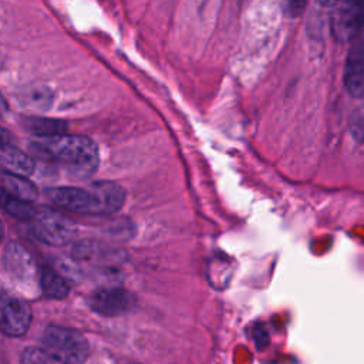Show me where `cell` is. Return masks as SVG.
<instances>
[{
    "instance_id": "obj_18",
    "label": "cell",
    "mask_w": 364,
    "mask_h": 364,
    "mask_svg": "<svg viewBox=\"0 0 364 364\" xmlns=\"http://www.w3.org/2000/svg\"><path fill=\"white\" fill-rule=\"evenodd\" d=\"M351 132L357 139L364 138V108L355 112L354 119L351 121Z\"/></svg>"
},
{
    "instance_id": "obj_5",
    "label": "cell",
    "mask_w": 364,
    "mask_h": 364,
    "mask_svg": "<svg viewBox=\"0 0 364 364\" xmlns=\"http://www.w3.org/2000/svg\"><path fill=\"white\" fill-rule=\"evenodd\" d=\"M87 191L91 195L90 215H112L125 202V191L121 185L111 181L92 182Z\"/></svg>"
},
{
    "instance_id": "obj_3",
    "label": "cell",
    "mask_w": 364,
    "mask_h": 364,
    "mask_svg": "<svg viewBox=\"0 0 364 364\" xmlns=\"http://www.w3.org/2000/svg\"><path fill=\"white\" fill-rule=\"evenodd\" d=\"M31 222L36 237L50 246L67 245L77 233V226L70 218L48 208L38 209Z\"/></svg>"
},
{
    "instance_id": "obj_13",
    "label": "cell",
    "mask_w": 364,
    "mask_h": 364,
    "mask_svg": "<svg viewBox=\"0 0 364 364\" xmlns=\"http://www.w3.org/2000/svg\"><path fill=\"white\" fill-rule=\"evenodd\" d=\"M1 189L27 202H33L38 196L37 188L30 181H27L24 176L13 175L9 172H4L1 175Z\"/></svg>"
},
{
    "instance_id": "obj_1",
    "label": "cell",
    "mask_w": 364,
    "mask_h": 364,
    "mask_svg": "<svg viewBox=\"0 0 364 364\" xmlns=\"http://www.w3.org/2000/svg\"><path fill=\"white\" fill-rule=\"evenodd\" d=\"M37 154H43L60 162L68 173L84 179L91 176L100 162L98 148L95 142L82 135H60L46 138L41 142L33 144Z\"/></svg>"
},
{
    "instance_id": "obj_6",
    "label": "cell",
    "mask_w": 364,
    "mask_h": 364,
    "mask_svg": "<svg viewBox=\"0 0 364 364\" xmlns=\"http://www.w3.org/2000/svg\"><path fill=\"white\" fill-rule=\"evenodd\" d=\"M135 306L132 293L122 287H104L90 297V307L102 316H119Z\"/></svg>"
},
{
    "instance_id": "obj_12",
    "label": "cell",
    "mask_w": 364,
    "mask_h": 364,
    "mask_svg": "<svg viewBox=\"0 0 364 364\" xmlns=\"http://www.w3.org/2000/svg\"><path fill=\"white\" fill-rule=\"evenodd\" d=\"M0 161L4 165V168L7 169V172L13 173V175L28 176L34 171L33 159L11 145L3 149Z\"/></svg>"
},
{
    "instance_id": "obj_16",
    "label": "cell",
    "mask_w": 364,
    "mask_h": 364,
    "mask_svg": "<svg viewBox=\"0 0 364 364\" xmlns=\"http://www.w3.org/2000/svg\"><path fill=\"white\" fill-rule=\"evenodd\" d=\"M53 101V92L47 87H33L27 90L23 97L21 102L30 108L44 111L51 105Z\"/></svg>"
},
{
    "instance_id": "obj_10",
    "label": "cell",
    "mask_w": 364,
    "mask_h": 364,
    "mask_svg": "<svg viewBox=\"0 0 364 364\" xmlns=\"http://www.w3.org/2000/svg\"><path fill=\"white\" fill-rule=\"evenodd\" d=\"M48 199L74 213H90L91 195L87 189L74 186H58L47 191Z\"/></svg>"
},
{
    "instance_id": "obj_17",
    "label": "cell",
    "mask_w": 364,
    "mask_h": 364,
    "mask_svg": "<svg viewBox=\"0 0 364 364\" xmlns=\"http://www.w3.org/2000/svg\"><path fill=\"white\" fill-rule=\"evenodd\" d=\"M55 363L44 348L28 347L21 353V364H53Z\"/></svg>"
},
{
    "instance_id": "obj_20",
    "label": "cell",
    "mask_w": 364,
    "mask_h": 364,
    "mask_svg": "<svg viewBox=\"0 0 364 364\" xmlns=\"http://www.w3.org/2000/svg\"><path fill=\"white\" fill-rule=\"evenodd\" d=\"M3 235H4V229H3V223L0 222V242H1V239H3Z\"/></svg>"
},
{
    "instance_id": "obj_15",
    "label": "cell",
    "mask_w": 364,
    "mask_h": 364,
    "mask_svg": "<svg viewBox=\"0 0 364 364\" xmlns=\"http://www.w3.org/2000/svg\"><path fill=\"white\" fill-rule=\"evenodd\" d=\"M0 206L11 216L23 220H33L37 215V210L31 202L16 198L3 189H0Z\"/></svg>"
},
{
    "instance_id": "obj_9",
    "label": "cell",
    "mask_w": 364,
    "mask_h": 364,
    "mask_svg": "<svg viewBox=\"0 0 364 364\" xmlns=\"http://www.w3.org/2000/svg\"><path fill=\"white\" fill-rule=\"evenodd\" d=\"M3 264L6 270L18 280H28L36 273V263L31 253L17 242L7 245L3 255Z\"/></svg>"
},
{
    "instance_id": "obj_19",
    "label": "cell",
    "mask_w": 364,
    "mask_h": 364,
    "mask_svg": "<svg viewBox=\"0 0 364 364\" xmlns=\"http://www.w3.org/2000/svg\"><path fill=\"white\" fill-rule=\"evenodd\" d=\"M10 142H11V135H10V132H9L6 128L0 127V148L4 149V148H7V146H10Z\"/></svg>"
},
{
    "instance_id": "obj_8",
    "label": "cell",
    "mask_w": 364,
    "mask_h": 364,
    "mask_svg": "<svg viewBox=\"0 0 364 364\" xmlns=\"http://www.w3.org/2000/svg\"><path fill=\"white\" fill-rule=\"evenodd\" d=\"M343 82L348 95L353 98L364 97V37L354 40L347 53Z\"/></svg>"
},
{
    "instance_id": "obj_4",
    "label": "cell",
    "mask_w": 364,
    "mask_h": 364,
    "mask_svg": "<svg viewBox=\"0 0 364 364\" xmlns=\"http://www.w3.org/2000/svg\"><path fill=\"white\" fill-rule=\"evenodd\" d=\"M330 27L333 36L341 43L357 40L364 27V1L334 3Z\"/></svg>"
},
{
    "instance_id": "obj_7",
    "label": "cell",
    "mask_w": 364,
    "mask_h": 364,
    "mask_svg": "<svg viewBox=\"0 0 364 364\" xmlns=\"http://www.w3.org/2000/svg\"><path fill=\"white\" fill-rule=\"evenodd\" d=\"M31 323L30 306L17 297L0 300V328L13 337L23 336Z\"/></svg>"
},
{
    "instance_id": "obj_2",
    "label": "cell",
    "mask_w": 364,
    "mask_h": 364,
    "mask_svg": "<svg viewBox=\"0 0 364 364\" xmlns=\"http://www.w3.org/2000/svg\"><path fill=\"white\" fill-rule=\"evenodd\" d=\"M43 348L58 364H82L90 355L87 338L77 330L60 326L44 330Z\"/></svg>"
},
{
    "instance_id": "obj_14",
    "label": "cell",
    "mask_w": 364,
    "mask_h": 364,
    "mask_svg": "<svg viewBox=\"0 0 364 364\" xmlns=\"http://www.w3.org/2000/svg\"><path fill=\"white\" fill-rule=\"evenodd\" d=\"M40 286L43 294L48 299H64L70 293L68 282L51 267H43Z\"/></svg>"
},
{
    "instance_id": "obj_11",
    "label": "cell",
    "mask_w": 364,
    "mask_h": 364,
    "mask_svg": "<svg viewBox=\"0 0 364 364\" xmlns=\"http://www.w3.org/2000/svg\"><path fill=\"white\" fill-rule=\"evenodd\" d=\"M24 127L34 135L46 139V138H54L64 135L68 124L61 119L54 118H46V117H28L24 118Z\"/></svg>"
}]
</instances>
